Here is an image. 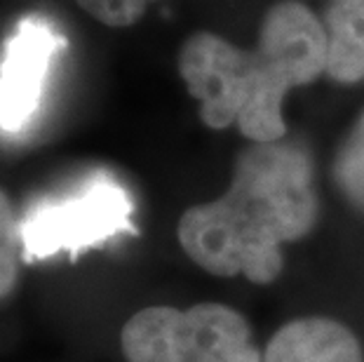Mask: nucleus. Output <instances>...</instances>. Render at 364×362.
<instances>
[{
	"label": "nucleus",
	"mask_w": 364,
	"mask_h": 362,
	"mask_svg": "<svg viewBox=\"0 0 364 362\" xmlns=\"http://www.w3.org/2000/svg\"><path fill=\"white\" fill-rule=\"evenodd\" d=\"M317 214L311 153L287 139L252 144L237 156L226 193L186 210L176 235L207 273L270 284L284 268L282 247L311 233Z\"/></svg>",
	"instance_id": "nucleus-1"
},
{
	"label": "nucleus",
	"mask_w": 364,
	"mask_h": 362,
	"mask_svg": "<svg viewBox=\"0 0 364 362\" xmlns=\"http://www.w3.org/2000/svg\"><path fill=\"white\" fill-rule=\"evenodd\" d=\"M179 73L207 127L237 125L252 144L280 142L287 137L284 97L327 73L322 19L287 0L268 10L254 50L193 33L179 52Z\"/></svg>",
	"instance_id": "nucleus-2"
},
{
	"label": "nucleus",
	"mask_w": 364,
	"mask_h": 362,
	"mask_svg": "<svg viewBox=\"0 0 364 362\" xmlns=\"http://www.w3.org/2000/svg\"><path fill=\"white\" fill-rule=\"evenodd\" d=\"M120 348L127 362H263L250 322L223 304L141 308L122 327Z\"/></svg>",
	"instance_id": "nucleus-3"
},
{
	"label": "nucleus",
	"mask_w": 364,
	"mask_h": 362,
	"mask_svg": "<svg viewBox=\"0 0 364 362\" xmlns=\"http://www.w3.org/2000/svg\"><path fill=\"white\" fill-rule=\"evenodd\" d=\"M134 200L111 174H92L80 188L61 198H45L21 217L24 264L48 261L66 254L78 261L80 254L95 250L122 233L136 235Z\"/></svg>",
	"instance_id": "nucleus-4"
},
{
	"label": "nucleus",
	"mask_w": 364,
	"mask_h": 362,
	"mask_svg": "<svg viewBox=\"0 0 364 362\" xmlns=\"http://www.w3.org/2000/svg\"><path fill=\"white\" fill-rule=\"evenodd\" d=\"M64 33L48 17H24L7 38L0 59V132L21 134L38 118Z\"/></svg>",
	"instance_id": "nucleus-5"
},
{
	"label": "nucleus",
	"mask_w": 364,
	"mask_h": 362,
	"mask_svg": "<svg viewBox=\"0 0 364 362\" xmlns=\"http://www.w3.org/2000/svg\"><path fill=\"white\" fill-rule=\"evenodd\" d=\"M263 362H362V348L348 325L313 315L277 329L263 351Z\"/></svg>",
	"instance_id": "nucleus-6"
},
{
	"label": "nucleus",
	"mask_w": 364,
	"mask_h": 362,
	"mask_svg": "<svg viewBox=\"0 0 364 362\" xmlns=\"http://www.w3.org/2000/svg\"><path fill=\"white\" fill-rule=\"evenodd\" d=\"M327 75L336 82L364 80V0H331L322 19Z\"/></svg>",
	"instance_id": "nucleus-7"
},
{
	"label": "nucleus",
	"mask_w": 364,
	"mask_h": 362,
	"mask_svg": "<svg viewBox=\"0 0 364 362\" xmlns=\"http://www.w3.org/2000/svg\"><path fill=\"white\" fill-rule=\"evenodd\" d=\"M334 181L341 196L364 214V111L336 151Z\"/></svg>",
	"instance_id": "nucleus-8"
},
{
	"label": "nucleus",
	"mask_w": 364,
	"mask_h": 362,
	"mask_svg": "<svg viewBox=\"0 0 364 362\" xmlns=\"http://www.w3.org/2000/svg\"><path fill=\"white\" fill-rule=\"evenodd\" d=\"M21 264H24L21 219L14 212L7 193L0 188V302L17 287Z\"/></svg>",
	"instance_id": "nucleus-9"
},
{
	"label": "nucleus",
	"mask_w": 364,
	"mask_h": 362,
	"mask_svg": "<svg viewBox=\"0 0 364 362\" xmlns=\"http://www.w3.org/2000/svg\"><path fill=\"white\" fill-rule=\"evenodd\" d=\"M151 3L153 0H78V5L90 17L113 28L132 26L144 17Z\"/></svg>",
	"instance_id": "nucleus-10"
}]
</instances>
